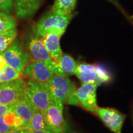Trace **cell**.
Here are the masks:
<instances>
[{
  "mask_svg": "<svg viewBox=\"0 0 133 133\" xmlns=\"http://www.w3.org/2000/svg\"><path fill=\"white\" fill-rule=\"evenodd\" d=\"M26 97L35 109L44 112L49 105H63L56 99L48 83L29 80L26 82Z\"/></svg>",
  "mask_w": 133,
  "mask_h": 133,
  "instance_id": "cell-1",
  "label": "cell"
},
{
  "mask_svg": "<svg viewBox=\"0 0 133 133\" xmlns=\"http://www.w3.org/2000/svg\"><path fill=\"white\" fill-rule=\"evenodd\" d=\"M74 16L73 13L67 16H62L49 11L34 25L33 33L41 38L50 32H57L63 35Z\"/></svg>",
  "mask_w": 133,
  "mask_h": 133,
  "instance_id": "cell-2",
  "label": "cell"
},
{
  "mask_svg": "<svg viewBox=\"0 0 133 133\" xmlns=\"http://www.w3.org/2000/svg\"><path fill=\"white\" fill-rule=\"evenodd\" d=\"M47 83L51 87L55 97L61 104L78 105L75 96L77 88L75 83L71 81L69 77L54 75Z\"/></svg>",
  "mask_w": 133,
  "mask_h": 133,
  "instance_id": "cell-3",
  "label": "cell"
},
{
  "mask_svg": "<svg viewBox=\"0 0 133 133\" xmlns=\"http://www.w3.org/2000/svg\"><path fill=\"white\" fill-rule=\"evenodd\" d=\"M26 81L21 77L0 83V104L12 105L26 97Z\"/></svg>",
  "mask_w": 133,
  "mask_h": 133,
  "instance_id": "cell-4",
  "label": "cell"
},
{
  "mask_svg": "<svg viewBox=\"0 0 133 133\" xmlns=\"http://www.w3.org/2000/svg\"><path fill=\"white\" fill-rule=\"evenodd\" d=\"M0 55L8 65L16 70L21 75H22L25 66L31 61L29 53L24 49L20 39L17 38Z\"/></svg>",
  "mask_w": 133,
  "mask_h": 133,
  "instance_id": "cell-5",
  "label": "cell"
},
{
  "mask_svg": "<svg viewBox=\"0 0 133 133\" xmlns=\"http://www.w3.org/2000/svg\"><path fill=\"white\" fill-rule=\"evenodd\" d=\"M26 51L29 53L31 60L44 62L55 75L57 71L56 64L43 44L42 38L33 33L29 36L26 43Z\"/></svg>",
  "mask_w": 133,
  "mask_h": 133,
  "instance_id": "cell-6",
  "label": "cell"
},
{
  "mask_svg": "<svg viewBox=\"0 0 133 133\" xmlns=\"http://www.w3.org/2000/svg\"><path fill=\"white\" fill-rule=\"evenodd\" d=\"M97 88V85L96 83H85L76 89L75 93L79 105L93 114H96L98 107L96 98Z\"/></svg>",
  "mask_w": 133,
  "mask_h": 133,
  "instance_id": "cell-7",
  "label": "cell"
},
{
  "mask_svg": "<svg viewBox=\"0 0 133 133\" xmlns=\"http://www.w3.org/2000/svg\"><path fill=\"white\" fill-rule=\"evenodd\" d=\"M96 114L108 128L115 133H121L126 115L114 108L97 107Z\"/></svg>",
  "mask_w": 133,
  "mask_h": 133,
  "instance_id": "cell-8",
  "label": "cell"
},
{
  "mask_svg": "<svg viewBox=\"0 0 133 133\" xmlns=\"http://www.w3.org/2000/svg\"><path fill=\"white\" fill-rule=\"evenodd\" d=\"M44 119L48 130L54 133H64L66 122L63 115V105L52 104L44 111Z\"/></svg>",
  "mask_w": 133,
  "mask_h": 133,
  "instance_id": "cell-9",
  "label": "cell"
},
{
  "mask_svg": "<svg viewBox=\"0 0 133 133\" xmlns=\"http://www.w3.org/2000/svg\"><path fill=\"white\" fill-rule=\"evenodd\" d=\"M54 75V73L44 62L33 60H31L25 66L22 74V75L29 80L46 83Z\"/></svg>",
  "mask_w": 133,
  "mask_h": 133,
  "instance_id": "cell-10",
  "label": "cell"
},
{
  "mask_svg": "<svg viewBox=\"0 0 133 133\" xmlns=\"http://www.w3.org/2000/svg\"><path fill=\"white\" fill-rule=\"evenodd\" d=\"M44 0H13V10L21 21H29L40 8Z\"/></svg>",
  "mask_w": 133,
  "mask_h": 133,
  "instance_id": "cell-11",
  "label": "cell"
},
{
  "mask_svg": "<svg viewBox=\"0 0 133 133\" xmlns=\"http://www.w3.org/2000/svg\"><path fill=\"white\" fill-rule=\"evenodd\" d=\"M62 35L57 32H50L42 38L43 44L56 64L63 54L60 45V39Z\"/></svg>",
  "mask_w": 133,
  "mask_h": 133,
  "instance_id": "cell-12",
  "label": "cell"
},
{
  "mask_svg": "<svg viewBox=\"0 0 133 133\" xmlns=\"http://www.w3.org/2000/svg\"><path fill=\"white\" fill-rule=\"evenodd\" d=\"M35 110L26 97L14 104L12 109V112H14L24 122V129H28L30 120Z\"/></svg>",
  "mask_w": 133,
  "mask_h": 133,
  "instance_id": "cell-13",
  "label": "cell"
},
{
  "mask_svg": "<svg viewBox=\"0 0 133 133\" xmlns=\"http://www.w3.org/2000/svg\"><path fill=\"white\" fill-rule=\"evenodd\" d=\"M57 71L55 75L69 77L75 74L77 62L71 56L63 53L62 57L57 64Z\"/></svg>",
  "mask_w": 133,
  "mask_h": 133,
  "instance_id": "cell-14",
  "label": "cell"
},
{
  "mask_svg": "<svg viewBox=\"0 0 133 133\" xmlns=\"http://www.w3.org/2000/svg\"><path fill=\"white\" fill-rule=\"evenodd\" d=\"M18 129H24V122L14 112H10L0 117V132L6 133Z\"/></svg>",
  "mask_w": 133,
  "mask_h": 133,
  "instance_id": "cell-15",
  "label": "cell"
},
{
  "mask_svg": "<svg viewBox=\"0 0 133 133\" xmlns=\"http://www.w3.org/2000/svg\"><path fill=\"white\" fill-rule=\"evenodd\" d=\"M76 1L77 0H55L50 11L59 15L67 16L74 11Z\"/></svg>",
  "mask_w": 133,
  "mask_h": 133,
  "instance_id": "cell-16",
  "label": "cell"
},
{
  "mask_svg": "<svg viewBox=\"0 0 133 133\" xmlns=\"http://www.w3.org/2000/svg\"><path fill=\"white\" fill-rule=\"evenodd\" d=\"M28 129L30 131H49L44 119V112L37 110L35 111L30 120Z\"/></svg>",
  "mask_w": 133,
  "mask_h": 133,
  "instance_id": "cell-17",
  "label": "cell"
},
{
  "mask_svg": "<svg viewBox=\"0 0 133 133\" xmlns=\"http://www.w3.org/2000/svg\"><path fill=\"white\" fill-rule=\"evenodd\" d=\"M17 34L18 30L17 28L0 33V54L9 48L17 38Z\"/></svg>",
  "mask_w": 133,
  "mask_h": 133,
  "instance_id": "cell-18",
  "label": "cell"
},
{
  "mask_svg": "<svg viewBox=\"0 0 133 133\" xmlns=\"http://www.w3.org/2000/svg\"><path fill=\"white\" fill-rule=\"evenodd\" d=\"M17 25V20L15 17L0 11V33L16 28Z\"/></svg>",
  "mask_w": 133,
  "mask_h": 133,
  "instance_id": "cell-19",
  "label": "cell"
},
{
  "mask_svg": "<svg viewBox=\"0 0 133 133\" xmlns=\"http://www.w3.org/2000/svg\"><path fill=\"white\" fill-rule=\"evenodd\" d=\"M21 77H22V75L8 64L0 71V83L11 81Z\"/></svg>",
  "mask_w": 133,
  "mask_h": 133,
  "instance_id": "cell-20",
  "label": "cell"
},
{
  "mask_svg": "<svg viewBox=\"0 0 133 133\" xmlns=\"http://www.w3.org/2000/svg\"><path fill=\"white\" fill-rule=\"evenodd\" d=\"M96 75H97L98 84L109 82L112 79V75L109 70L105 66L96 64Z\"/></svg>",
  "mask_w": 133,
  "mask_h": 133,
  "instance_id": "cell-21",
  "label": "cell"
},
{
  "mask_svg": "<svg viewBox=\"0 0 133 133\" xmlns=\"http://www.w3.org/2000/svg\"><path fill=\"white\" fill-rule=\"evenodd\" d=\"M0 11L12 15L13 12V0H0Z\"/></svg>",
  "mask_w": 133,
  "mask_h": 133,
  "instance_id": "cell-22",
  "label": "cell"
},
{
  "mask_svg": "<svg viewBox=\"0 0 133 133\" xmlns=\"http://www.w3.org/2000/svg\"><path fill=\"white\" fill-rule=\"evenodd\" d=\"M13 106H14V105H6L0 104V117L8 112H12Z\"/></svg>",
  "mask_w": 133,
  "mask_h": 133,
  "instance_id": "cell-23",
  "label": "cell"
},
{
  "mask_svg": "<svg viewBox=\"0 0 133 133\" xmlns=\"http://www.w3.org/2000/svg\"><path fill=\"white\" fill-rule=\"evenodd\" d=\"M30 130L29 129H18L12 130L6 133H29Z\"/></svg>",
  "mask_w": 133,
  "mask_h": 133,
  "instance_id": "cell-24",
  "label": "cell"
},
{
  "mask_svg": "<svg viewBox=\"0 0 133 133\" xmlns=\"http://www.w3.org/2000/svg\"><path fill=\"white\" fill-rule=\"evenodd\" d=\"M64 133H77L76 131L72 130L70 127V126L68 124H66V127H65V130Z\"/></svg>",
  "mask_w": 133,
  "mask_h": 133,
  "instance_id": "cell-25",
  "label": "cell"
},
{
  "mask_svg": "<svg viewBox=\"0 0 133 133\" xmlns=\"http://www.w3.org/2000/svg\"><path fill=\"white\" fill-rule=\"evenodd\" d=\"M29 133H54L50 131L42 130V131H30Z\"/></svg>",
  "mask_w": 133,
  "mask_h": 133,
  "instance_id": "cell-26",
  "label": "cell"
},
{
  "mask_svg": "<svg viewBox=\"0 0 133 133\" xmlns=\"http://www.w3.org/2000/svg\"><path fill=\"white\" fill-rule=\"evenodd\" d=\"M6 64H6L5 61H3V62H0V71L2 70V69H3V68H4V66L6 65Z\"/></svg>",
  "mask_w": 133,
  "mask_h": 133,
  "instance_id": "cell-27",
  "label": "cell"
},
{
  "mask_svg": "<svg viewBox=\"0 0 133 133\" xmlns=\"http://www.w3.org/2000/svg\"><path fill=\"white\" fill-rule=\"evenodd\" d=\"M3 61H4V59H3V58L2 57V56H1V55H0V62H3Z\"/></svg>",
  "mask_w": 133,
  "mask_h": 133,
  "instance_id": "cell-28",
  "label": "cell"
},
{
  "mask_svg": "<svg viewBox=\"0 0 133 133\" xmlns=\"http://www.w3.org/2000/svg\"><path fill=\"white\" fill-rule=\"evenodd\" d=\"M0 133H1V132H0Z\"/></svg>",
  "mask_w": 133,
  "mask_h": 133,
  "instance_id": "cell-29",
  "label": "cell"
}]
</instances>
